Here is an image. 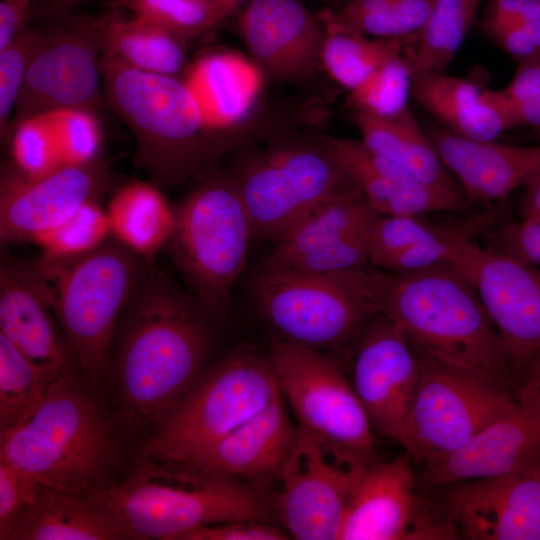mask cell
I'll return each instance as SVG.
<instances>
[{
  "label": "cell",
  "mask_w": 540,
  "mask_h": 540,
  "mask_svg": "<svg viewBox=\"0 0 540 540\" xmlns=\"http://www.w3.org/2000/svg\"><path fill=\"white\" fill-rule=\"evenodd\" d=\"M150 265L121 314L105 384L127 435L151 427L172 407L205 368L210 350L195 304Z\"/></svg>",
  "instance_id": "cell-1"
},
{
  "label": "cell",
  "mask_w": 540,
  "mask_h": 540,
  "mask_svg": "<svg viewBox=\"0 0 540 540\" xmlns=\"http://www.w3.org/2000/svg\"><path fill=\"white\" fill-rule=\"evenodd\" d=\"M103 393L78 369L64 373L29 419L0 432V460L59 489L95 494L110 487L127 434Z\"/></svg>",
  "instance_id": "cell-2"
},
{
  "label": "cell",
  "mask_w": 540,
  "mask_h": 540,
  "mask_svg": "<svg viewBox=\"0 0 540 540\" xmlns=\"http://www.w3.org/2000/svg\"><path fill=\"white\" fill-rule=\"evenodd\" d=\"M373 278L378 311L414 348L483 375L516 396L503 343L477 292L451 264L405 274L373 267Z\"/></svg>",
  "instance_id": "cell-3"
},
{
  "label": "cell",
  "mask_w": 540,
  "mask_h": 540,
  "mask_svg": "<svg viewBox=\"0 0 540 540\" xmlns=\"http://www.w3.org/2000/svg\"><path fill=\"white\" fill-rule=\"evenodd\" d=\"M98 495L130 539L180 540L195 529L235 520L267 521L263 488L196 462L137 456L127 475Z\"/></svg>",
  "instance_id": "cell-4"
},
{
  "label": "cell",
  "mask_w": 540,
  "mask_h": 540,
  "mask_svg": "<svg viewBox=\"0 0 540 540\" xmlns=\"http://www.w3.org/2000/svg\"><path fill=\"white\" fill-rule=\"evenodd\" d=\"M150 263L115 239L32 265L79 371L104 392L121 314Z\"/></svg>",
  "instance_id": "cell-5"
},
{
  "label": "cell",
  "mask_w": 540,
  "mask_h": 540,
  "mask_svg": "<svg viewBox=\"0 0 540 540\" xmlns=\"http://www.w3.org/2000/svg\"><path fill=\"white\" fill-rule=\"evenodd\" d=\"M108 104L130 128L137 159L155 184H172L212 156L210 131L184 79L134 69L101 55Z\"/></svg>",
  "instance_id": "cell-6"
},
{
  "label": "cell",
  "mask_w": 540,
  "mask_h": 540,
  "mask_svg": "<svg viewBox=\"0 0 540 540\" xmlns=\"http://www.w3.org/2000/svg\"><path fill=\"white\" fill-rule=\"evenodd\" d=\"M281 396L268 356L231 352L204 368L150 427L138 456L189 461Z\"/></svg>",
  "instance_id": "cell-7"
},
{
  "label": "cell",
  "mask_w": 540,
  "mask_h": 540,
  "mask_svg": "<svg viewBox=\"0 0 540 540\" xmlns=\"http://www.w3.org/2000/svg\"><path fill=\"white\" fill-rule=\"evenodd\" d=\"M254 294L276 336L326 353L355 344L379 312L373 267L314 273L262 264Z\"/></svg>",
  "instance_id": "cell-8"
},
{
  "label": "cell",
  "mask_w": 540,
  "mask_h": 540,
  "mask_svg": "<svg viewBox=\"0 0 540 540\" xmlns=\"http://www.w3.org/2000/svg\"><path fill=\"white\" fill-rule=\"evenodd\" d=\"M167 244L175 265L199 304L221 315L243 272L252 241L250 218L233 172L198 184L175 209Z\"/></svg>",
  "instance_id": "cell-9"
},
{
  "label": "cell",
  "mask_w": 540,
  "mask_h": 540,
  "mask_svg": "<svg viewBox=\"0 0 540 540\" xmlns=\"http://www.w3.org/2000/svg\"><path fill=\"white\" fill-rule=\"evenodd\" d=\"M232 172L255 242L274 243L322 203L359 190L322 136L251 151Z\"/></svg>",
  "instance_id": "cell-10"
},
{
  "label": "cell",
  "mask_w": 540,
  "mask_h": 540,
  "mask_svg": "<svg viewBox=\"0 0 540 540\" xmlns=\"http://www.w3.org/2000/svg\"><path fill=\"white\" fill-rule=\"evenodd\" d=\"M414 349L420 378L396 441L423 466L467 443L511 412L517 401L513 392L493 380Z\"/></svg>",
  "instance_id": "cell-11"
},
{
  "label": "cell",
  "mask_w": 540,
  "mask_h": 540,
  "mask_svg": "<svg viewBox=\"0 0 540 540\" xmlns=\"http://www.w3.org/2000/svg\"><path fill=\"white\" fill-rule=\"evenodd\" d=\"M268 358L298 425L374 462V436L364 407L332 353L271 336Z\"/></svg>",
  "instance_id": "cell-12"
},
{
  "label": "cell",
  "mask_w": 540,
  "mask_h": 540,
  "mask_svg": "<svg viewBox=\"0 0 540 540\" xmlns=\"http://www.w3.org/2000/svg\"><path fill=\"white\" fill-rule=\"evenodd\" d=\"M371 463L298 425L280 488L267 496L270 511L294 539L339 540L353 486Z\"/></svg>",
  "instance_id": "cell-13"
},
{
  "label": "cell",
  "mask_w": 540,
  "mask_h": 540,
  "mask_svg": "<svg viewBox=\"0 0 540 540\" xmlns=\"http://www.w3.org/2000/svg\"><path fill=\"white\" fill-rule=\"evenodd\" d=\"M111 11L48 18L31 57L17 100L13 128L21 120L55 109L94 112L100 101L101 37Z\"/></svg>",
  "instance_id": "cell-14"
},
{
  "label": "cell",
  "mask_w": 540,
  "mask_h": 540,
  "mask_svg": "<svg viewBox=\"0 0 540 540\" xmlns=\"http://www.w3.org/2000/svg\"><path fill=\"white\" fill-rule=\"evenodd\" d=\"M405 453L373 462L359 474L351 491L339 540H434L460 535L442 504L415 492V475Z\"/></svg>",
  "instance_id": "cell-15"
},
{
  "label": "cell",
  "mask_w": 540,
  "mask_h": 540,
  "mask_svg": "<svg viewBox=\"0 0 540 540\" xmlns=\"http://www.w3.org/2000/svg\"><path fill=\"white\" fill-rule=\"evenodd\" d=\"M451 265L473 286L509 358L516 382L540 349V270L472 241Z\"/></svg>",
  "instance_id": "cell-16"
},
{
  "label": "cell",
  "mask_w": 540,
  "mask_h": 540,
  "mask_svg": "<svg viewBox=\"0 0 540 540\" xmlns=\"http://www.w3.org/2000/svg\"><path fill=\"white\" fill-rule=\"evenodd\" d=\"M420 361L402 331L378 312L355 342L352 385L373 431L393 440L408 417Z\"/></svg>",
  "instance_id": "cell-17"
},
{
  "label": "cell",
  "mask_w": 540,
  "mask_h": 540,
  "mask_svg": "<svg viewBox=\"0 0 540 540\" xmlns=\"http://www.w3.org/2000/svg\"><path fill=\"white\" fill-rule=\"evenodd\" d=\"M109 164L97 159L62 166L30 177L12 163L1 170L0 240L3 244L32 242L58 226L84 203L95 199L109 183Z\"/></svg>",
  "instance_id": "cell-18"
},
{
  "label": "cell",
  "mask_w": 540,
  "mask_h": 540,
  "mask_svg": "<svg viewBox=\"0 0 540 540\" xmlns=\"http://www.w3.org/2000/svg\"><path fill=\"white\" fill-rule=\"evenodd\" d=\"M446 487L441 504L460 538L540 540V463Z\"/></svg>",
  "instance_id": "cell-19"
},
{
  "label": "cell",
  "mask_w": 540,
  "mask_h": 540,
  "mask_svg": "<svg viewBox=\"0 0 540 540\" xmlns=\"http://www.w3.org/2000/svg\"><path fill=\"white\" fill-rule=\"evenodd\" d=\"M238 28L251 60L275 81L300 84L322 67V25L301 0H250Z\"/></svg>",
  "instance_id": "cell-20"
},
{
  "label": "cell",
  "mask_w": 540,
  "mask_h": 540,
  "mask_svg": "<svg viewBox=\"0 0 540 540\" xmlns=\"http://www.w3.org/2000/svg\"><path fill=\"white\" fill-rule=\"evenodd\" d=\"M538 463L540 409L517 401L511 412L467 443L425 463L420 480L427 488H440L517 472Z\"/></svg>",
  "instance_id": "cell-21"
},
{
  "label": "cell",
  "mask_w": 540,
  "mask_h": 540,
  "mask_svg": "<svg viewBox=\"0 0 540 540\" xmlns=\"http://www.w3.org/2000/svg\"><path fill=\"white\" fill-rule=\"evenodd\" d=\"M370 207L380 215H423L464 211L462 192L428 184L371 152L361 140L322 136Z\"/></svg>",
  "instance_id": "cell-22"
},
{
  "label": "cell",
  "mask_w": 540,
  "mask_h": 540,
  "mask_svg": "<svg viewBox=\"0 0 540 540\" xmlns=\"http://www.w3.org/2000/svg\"><path fill=\"white\" fill-rule=\"evenodd\" d=\"M426 133L469 204L502 201L540 175V145L477 141L441 126Z\"/></svg>",
  "instance_id": "cell-23"
},
{
  "label": "cell",
  "mask_w": 540,
  "mask_h": 540,
  "mask_svg": "<svg viewBox=\"0 0 540 540\" xmlns=\"http://www.w3.org/2000/svg\"><path fill=\"white\" fill-rule=\"evenodd\" d=\"M0 334L54 379L78 369L30 267L12 261L0 271Z\"/></svg>",
  "instance_id": "cell-24"
},
{
  "label": "cell",
  "mask_w": 540,
  "mask_h": 540,
  "mask_svg": "<svg viewBox=\"0 0 540 540\" xmlns=\"http://www.w3.org/2000/svg\"><path fill=\"white\" fill-rule=\"evenodd\" d=\"M297 431L281 396L189 461L261 487L277 478Z\"/></svg>",
  "instance_id": "cell-25"
},
{
  "label": "cell",
  "mask_w": 540,
  "mask_h": 540,
  "mask_svg": "<svg viewBox=\"0 0 540 540\" xmlns=\"http://www.w3.org/2000/svg\"><path fill=\"white\" fill-rule=\"evenodd\" d=\"M411 96L450 133L496 141L515 124L500 90L445 73L412 76Z\"/></svg>",
  "instance_id": "cell-26"
},
{
  "label": "cell",
  "mask_w": 540,
  "mask_h": 540,
  "mask_svg": "<svg viewBox=\"0 0 540 540\" xmlns=\"http://www.w3.org/2000/svg\"><path fill=\"white\" fill-rule=\"evenodd\" d=\"M130 539L126 526L96 494L38 484L33 502L5 540Z\"/></svg>",
  "instance_id": "cell-27"
},
{
  "label": "cell",
  "mask_w": 540,
  "mask_h": 540,
  "mask_svg": "<svg viewBox=\"0 0 540 540\" xmlns=\"http://www.w3.org/2000/svg\"><path fill=\"white\" fill-rule=\"evenodd\" d=\"M263 71L243 55L217 51L203 55L183 78L206 127L213 133L229 130L248 115L264 80Z\"/></svg>",
  "instance_id": "cell-28"
},
{
  "label": "cell",
  "mask_w": 540,
  "mask_h": 540,
  "mask_svg": "<svg viewBox=\"0 0 540 540\" xmlns=\"http://www.w3.org/2000/svg\"><path fill=\"white\" fill-rule=\"evenodd\" d=\"M354 122L362 143L371 152L428 184L462 192L410 109L392 118L354 111Z\"/></svg>",
  "instance_id": "cell-29"
},
{
  "label": "cell",
  "mask_w": 540,
  "mask_h": 540,
  "mask_svg": "<svg viewBox=\"0 0 540 540\" xmlns=\"http://www.w3.org/2000/svg\"><path fill=\"white\" fill-rule=\"evenodd\" d=\"M110 235L152 264L175 228V210L155 183L130 181L120 187L106 209Z\"/></svg>",
  "instance_id": "cell-30"
},
{
  "label": "cell",
  "mask_w": 540,
  "mask_h": 540,
  "mask_svg": "<svg viewBox=\"0 0 540 540\" xmlns=\"http://www.w3.org/2000/svg\"><path fill=\"white\" fill-rule=\"evenodd\" d=\"M186 40L168 28L126 18L112 8L102 32L101 53L140 71L179 77L187 62Z\"/></svg>",
  "instance_id": "cell-31"
},
{
  "label": "cell",
  "mask_w": 540,
  "mask_h": 540,
  "mask_svg": "<svg viewBox=\"0 0 540 540\" xmlns=\"http://www.w3.org/2000/svg\"><path fill=\"white\" fill-rule=\"evenodd\" d=\"M378 215L359 190L338 195L319 205L274 242L263 264L288 267L301 256L370 225Z\"/></svg>",
  "instance_id": "cell-32"
},
{
  "label": "cell",
  "mask_w": 540,
  "mask_h": 540,
  "mask_svg": "<svg viewBox=\"0 0 540 540\" xmlns=\"http://www.w3.org/2000/svg\"><path fill=\"white\" fill-rule=\"evenodd\" d=\"M323 29L321 65L339 85L352 91L379 65L403 50L405 39L368 37L326 7L317 14Z\"/></svg>",
  "instance_id": "cell-33"
},
{
  "label": "cell",
  "mask_w": 540,
  "mask_h": 540,
  "mask_svg": "<svg viewBox=\"0 0 540 540\" xmlns=\"http://www.w3.org/2000/svg\"><path fill=\"white\" fill-rule=\"evenodd\" d=\"M482 0H435L430 16L403 53L412 76L445 73L476 19Z\"/></svg>",
  "instance_id": "cell-34"
},
{
  "label": "cell",
  "mask_w": 540,
  "mask_h": 540,
  "mask_svg": "<svg viewBox=\"0 0 540 540\" xmlns=\"http://www.w3.org/2000/svg\"><path fill=\"white\" fill-rule=\"evenodd\" d=\"M55 380L0 334V432L29 419Z\"/></svg>",
  "instance_id": "cell-35"
},
{
  "label": "cell",
  "mask_w": 540,
  "mask_h": 540,
  "mask_svg": "<svg viewBox=\"0 0 540 540\" xmlns=\"http://www.w3.org/2000/svg\"><path fill=\"white\" fill-rule=\"evenodd\" d=\"M435 0H351L340 18L362 34L378 39H411L426 24Z\"/></svg>",
  "instance_id": "cell-36"
},
{
  "label": "cell",
  "mask_w": 540,
  "mask_h": 540,
  "mask_svg": "<svg viewBox=\"0 0 540 540\" xmlns=\"http://www.w3.org/2000/svg\"><path fill=\"white\" fill-rule=\"evenodd\" d=\"M411 84L412 70L401 50L350 91L349 101L354 111L378 118L396 117L410 109Z\"/></svg>",
  "instance_id": "cell-37"
},
{
  "label": "cell",
  "mask_w": 540,
  "mask_h": 540,
  "mask_svg": "<svg viewBox=\"0 0 540 540\" xmlns=\"http://www.w3.org/2000/svg\"><path fill=\"white\" fill-rule=\"evenodd\" d=\"M109 235L106 210L93 199L32 242L41 248V258L57 261L86 254L105 242Z\"/></svg>",
  "instance_id": "cell-38"
},
{
  "label": "cell",
  "mask_w": 540,
  "mask_h": 540,
  "mask_svg": "<svg viewBox=\"0 0 540 540\" xmlns=\"http://www.w3.org/2000/svg\"><path fill=\"white\" fill-rule=\"evenodd\" d=\"M109 6L172 30L188 39L214 28L220 20L211 0H111Z\"/></svg>",
  "instance_id": "cell-39"
},
{
  "label": "cell",
  "mask_w": 540,
  "mask_h": 540,
  "mask_svg": "<svg viewBox=\"0 0 540 540\" xmlns=\"http://www.w3.org/2000/svg\"><path fill=\"white\" fill-rule=\"evenodd\" d=\"M43 113L52 128L63 166L83 165L99 159L102 133L94 112L63 108Z\"/></svg>",
  "instance_id": "cell-40"
},
{
  "label": "cell",
  "mask_w": 540,
  "mask_h": 540,
  "mask_svg": "<svg viewBox=\"0 0 540 540\" xmlns=\"http://www.w3.org/2000/svg\"><path fill=\"white\" fill-rule=\"evenodd\" d=\"M10 139L12 164L25 175L40 177L63 166L45 113L21 120Z\"/></svg>",
  "instance_id": "cell-41"
},
{
  "label": "cell",
  "mask_w": 540,
  "mask_h": 540,
  "mask_svg": "<svg viewBox=\"0 0 540 540\" xmlns=\"http://www.w3.org/2000/svg\"><path fill=\"white\" fill-rule=\"evenodd\" d=\"M40 40V29L26 23L0 49V131L4 139L13 132L12 111L23 87L28 65Z\"/></svg>",
  "instance_id": "cell-42"
},
{
  "label": "cell",
  "mask_w": 540,
  "mask_h": 540,
  "mask_svg": "<svg viewBox=\"0 0 540 540\" xmlns=\"http://www.w3.org/2000/svg\"><path fill=\"white\" fill-rule=\"evenodd\" d=\"M440 226L423 215H378L369 237V263L378 269L399 253L424 240Z\"/></svg>",
  "instance_id": "cell-43"
},
{
  "label": "cell",
  "mask_w": 540,
  "mask_h": 540,
  "mask_svg": "<svg viewBox=\"0 0 540 540\" xmlns=\"http://www.w3.org/2000/svg\"><path fill=\"white\" fill-rule=\"evenodd\" d=\"M373 222L324 247L301 256L285 268L305 272L327 273L366 266L369 263V237Z\"/></svg>",
  "instance_id": "cell-44"
},
{
  "label": "cell",
  "mask_w": 540,
  "mask_h": 540,
  "mask_svg": "<svg viewBox=\"0 0 540 540\" xmlns=\"http://www.w3.org/2000/svg\"><path fill=\"white\" fill-rule=\"evenodd\" d=\"M500 92L515 127L540 131V60L518 65L513 79Z\"/></svg>",
  "instance_id": "cell-45"
},
{
  "label": "cell",
  "mask_w": 540,
  "mask_h": 540,
  "mask_svg": "<svg viewBox=\"0 0 540 540\" xmlns=\"http://www.w3.org/2000/svg\"><path fill=\"white\" fill-rule=\"evenodd\" d=\"M39 482L33 477L0 460V539L8 532L33 502Z\"/></svg>",
  "instance_id": "cell-46"
},
{
  "label": "cell",
  "mask_w": 540,
  "mask_h": 540,
  "mask_svg": "<svg viewBox=\"0 0 540 540\" xmlns=\"http://www.w3.org/2000/svg\"><path fill=\"white\" fill-rule=\"evenodd\" d=\"M521 264L540 267V220L522 217L503 226L492 249Z\"/></svg>",
  "instance_id": "cell-47"
},
{
  "label": "cell",
  "mask_w": 540,
  "mask_h": 540,
  "mask_svg": "<svg viewBox=\"0 0 540 540\" xmlns=\"http://www.w3.org/2000/svg\"><path fill=\"white\" fill-rule=\"evenodd\" d=\"M485 34L517 66L540 60V20L498 27Z\"/></svg>",
  "instance_id": "cell-48"
},
{
  "label": "cell",
  "mask_w": 540,
  "mask_h": 540,
  "mask_svg": "<svg viewBox=\"0 0 540 540\" xmlns=\"http://www.w3.org/2000/svg\"><path fill=\"white\" fill-rule=\"evenodd\" d=\"M288 536L268 521L235 520L195 529L180 540H284Z\"/></svg>",
  "instance_id": "cell-49"
},
{
  "label": "cell",
  "mask_w": 540,
  "mask_h": 540,
  "mask_svg": "<svg viewBox=\"0 0 540 540\" xmlns=\"http://www.w3.org/2000/svg\"><path fill=\"white\" fill-rule=\"evenodd\" d=\"M540 20V0H489L482 19L485 33L506 25Z\"/></svg>",
  "instance_id": "cell-50"
},
{
  "label": "cell",
  "mask_w": 540,
  "mask_h": 540,
  "mask_svg": "<svg viewBox=\"0 0 540 540\" xmlns=\"http://www.w3.org/2000/svg\"><path fill=\"white\" fill-rule=\"evenodd\" d=\"M36 0H0V49L29 21Z\"/></svg>",
  "instance_id": "cell-51"
},
{
  "label": "cell",
  "mask_w": 540,
  "mask_h": 540,
  "mask_svg": "<svg viewBox=\"0 0 540 540\" xmlns=\"http://www.w3.org/2000/svg\"><path fill=\"white\" fill-rule=\"evenodd\" d=\"M516 400L540 409V349L533 355L519 377Z\"/></svg>",
  "instance_id": "cell-52"
},
{
  "label": "cell",
  "mask_w": 540,
  "mask_h": 540,
  "mask_svg": "<svg viewBox=\"0 0 540 540\" xmlns=\"http://www.w3.org/2000/svg\"><path fill=\"white\" fill-rule=\"evenodd\" d=\"M87 1L89 0H36L31 8L29 19L36 14L47 18L69 14L74 8Z\"/></svg>",
  "instance_id": "cell-53"
},
{
  "label": "cell",
  "mask_w": 540,
  "mask_h": 540,
  "mask_svg": "<svg viewBox=\"0 0 540 540\" xmlns=\"http://www.w3.org/2000/svg\"><path fill=\"white\" fill-rule=\"evenodd\" d=\"M522 217L540 220V175L528 185L521 203Z\"/></svg>",
  "instance_id": "cell-54"
},
{
  "label": "cell",
  "mask_w": 540,
  "mask_h": 540,
  "mask_svg": "<svg viewBox=\"0 0 540 540\" xmlns=\"http://www.w3.org/2000/svg\"><path fill=\"white\" fill-rule=\"evenodd\" d=\"M220 22L230 16L244 2L250 0H211Z\"/></svg>",
  "instance_id": "cell-55"
},
{
  "label": "cell",
  "mask_w": 540,
  "mask_h": 540,
  "mask_svg": "<svg viewBox=\"0 0 540 540\" xmlns=\"http://www.w3.org/2000/svg\"><path fill=\"white\" fill-rule=\"evenodd\" d=\"M326 1H331L333 3L339 4L338 9H337L339 10L341 7H343L346 3H348L351 0H326Z\"/></svg>",
  "instance_id": "cell-56"
}]
</instances>
